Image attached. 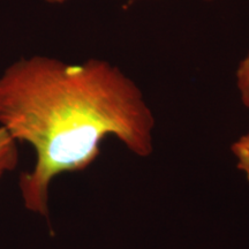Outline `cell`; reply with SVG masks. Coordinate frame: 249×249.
Here are the masks:
<instances>
[{
  "instance_id": "6da1fadb",
  "label": "cell",
  "mask_w": 249,
  "mask_h": 249,
  "mask_svg": "<svg viewBox=\"0 0 249 249\" xmlns=\"http://www.w3.org/2000/svg\"><path fill=\"white\" fill-rule=\"evenodd\" d=\"M0 126L35 150L34 169L21 174L18 188L26 209L48 218L55 177L89 167L108 135L147 157L155 118L136 83L116 65L34 55L0 76Z\"/></svg>"
},
{
  "instance_id": "7a4b0ae2",
  "label": "cell",
  "mask_w": 249,
  "mask_h": 249,
  "mask_svg": "<svg viewBox=\"0 0 249 249\" xmlns=\"http://www.w3.org/2000/svg\"><path fill=\"white\" fill-rule=\"evenodd\" d=\"M18 164V142L0 126V180L6 173L17 169Z\"/></svg>"
},
{
  "instance_id": "3957f363",
  "label": "cell",
  "mask_w": 249,
  "mask_h": 249,
  "mask_svg": "<svg viewBox=\"0 0 249 249\" xmlns=\"http://www.w3.org/2000/svg\"><path fill=\"white\" fill-rule=\"evenodd\" d=\"M231 149L238 160V169L245 173L249 181V132L233 143Z\"/></svg>"
},
{
  "instance_id": "277c9868",
  "label": "cell",
  "mask_w": 249,
  "mask_h": 249,
  "mask_svg": "<svg viewBox=\"0 0 249 249\" xmlns=\"http://www.w3.org/2000/svg\"><path fill=\"white\" fill-rule=\"evenodd\" d=\"M236 86L240 92L242 103L249 107V53L240 62L236 71Z\"/></svg>"
},
{
  "instance_id": "5b68a950",
  "label": "cell",
  "mask_w": 249,
  "mask_h": 249,
  "mask_svg": "<svg viewBox=\"0 0 249 249\" xmlns=\"http://www.w3.org/2000/svg\"><path fill=\"white\" fill-rule=\"evenodd\" d=\"M46 2H49V4H54V5H58V4H64V2L68 1V0H45Z\"/></svg>"
},
{
  "instance_id": "8992f818",
  "label": "cell",
  "mask_w": 249,
  "mask_h": 249,
  "mask_svg": "<svg viewBox=\"0 0 249 249\" xmlns=\"http://www.w3.org/2000/svg\"><path fill=\"white\" fill-rule=\"evenodd\" d=\"M205 1H213V0H205Z\"/></svg>"
}]
</instances>
